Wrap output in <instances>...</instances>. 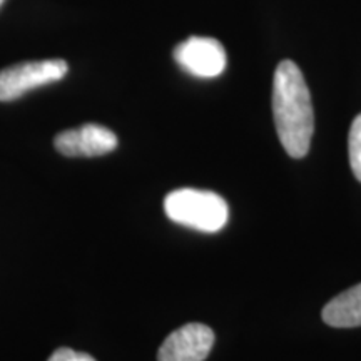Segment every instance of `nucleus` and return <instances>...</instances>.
<instances>
[{"instance_id":"obj_1","label":"nucleus","mask_w":361,"mask_h":361,"mask_svg":"<svg viewBox=\"0 0 361 361\" xmlns=\"http://www.w3.org/2000/svg\"><path fill=\"white\" fill-rule=\"evenodd\" d=\"M273 116L279 142L295 159L308 154L314 112L308 84L293 61L279 62L273 79Z\"/></svg>"},{"instance_id":"obj_2","label":"nucleus","mask_w":361,"mask_h":361,"mask_svg":"<svg viewBox=\"0 0 361 361\" xmlns=\"http://www.w3.org/2000/svg\"><path fill=\"white\" fill-rule=\"evenodd\" d=\"M164 211L174 223L202 233H218L229 218V207L219 194L200 189H178L164 200Z\"/></svg>"},{"instance_id":"obj_3","label":"nucleus","mask_w":361,"mask_h":361,"mask_svg":"<svg viewBox=\"0 0 361 361\" xmlns=\"http://www.w3.org/2000/svg\"><path fill=\"white\" fill-rule=\"evenodd\" d=\"M69 71L62 59H47V61L22 62L0 71V101H16L29 90L49 85L64 79Z\"/></svg>"},{"instance_id":"obj_4","label":"nucleus","mask_w":361,"mask_h":361,"mask_svg":"<svg viewBox=\"0 0 361 361\" xmlns=\"http://www.w3.org/2000/svg\"><path fill=\"white\" fill-rule=\"evenodd\" d=\"M176 62L189 74L202 79H213L226 69L224 47L211 37H189L174 49Z\"/></svg>"},{"instance_id":"obj_5","label":"nucleus","mask_w":361,"mask_h":361,"mask_svg":"<svg viewBox=\"0 0 361 361\" xmlns=\"http://www.w3.org/2000/svg\"><path fill=\"white\" fill-rule=\"evenodd\" d=\"M213 346V329L202 323H188L166 338L157 361H204Z\"/></svg>"},{"instance_id":"obj_6","label":"nucleus","mask_w":361,"mask_h":361,"mask_svg":"<svg viewBox=\"0 0 361 361\" xmlns=\"http://www.w3.org/2000/svg\"><path fill=\"white\" fill-rule=\"evenodd\" d=\"M117 135L99 124H84L57 134L54 146L66 157H97L109 154L117 147Z\"/></svg>"},{"instance_id":"obj_7","label":"nucleus","mask_w":361,"mask_h":361,"mask_svg":"<svg viewBox=\"0 0 361 361\" xmlns=\"http://www.w3.org/2000/svg\"><path fill=\"white\" fill-rule=\"evenodd\" d=\"M323 322L333 328L361 326V283L333 298L323 308Z\"/></svg>"},{"instance_id":"obj_8","label":"nucleus","mask_w":361,"mask_h":361,"mask_svg":"<svg viewBox=\"0 0 361 361\" xmlns=\"http://www.w3.org/2000/svg\"><path fill=\"white\" fill-rule=\"evenodd\" d=\"M350 164L355 178L361 183V114L355 117L348 135Z\"/></svg>"},{"instance_id":"obj_9","label":"nucleus","mask_w":361,"mask_h":361,"mask_svg":"<svg viewBox=\"0 0 361 361\" xmlns=\"http://www.w3.org/2000/svg\"><path fill=\"white\" fill-rule=\"evenodd\" d=\"M47 361H96L92 356L87 353H80V351L71 348H59L51 355Z\"/></svg>"},{"instance_id":"obj_10","label":"nucleus","mask_w":361,"mask_h":361,"mask_svg":"<svg viewBox=\"0 0 361 361\" xmlns=\"http://www.w3.org/2000/svg\"><path fill=\"white\" fill-rule=\"evenodd\" d=\"M2 4H4V0H0V6H2Z\"/></svg>"}]
</instances>
